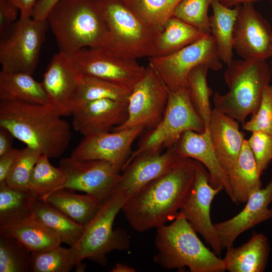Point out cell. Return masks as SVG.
Returning a JSON list of instances; mask_svg holds the SVG:
<instances>
[{
    "label": "cell",
    "instance_id": "f1b7e54d",
    "mask_svg": "<svg viewBox=\"0 0 272 272\" xmlns=\"http://www.w3.org/2000/svg\"><path fill=\"white\" fill-rule=\"evenodd\" d=\"M212 14L209 17L211 35L215 40L218 52L222 62L227 65L234 60L233 34L237 9L226 7L218 0L211 5Z\"/></svg>",
    "mask_w": 272,
    "mask_h": 272
},
{
    "label": "cell",
    "instance_id": "30bf717a",
    "mask_svg": "<svg viewBox=\"0 0 272 272\" xmlns=\"http://www.w3.org/2000/svg\"><path fill=\"white\" fill-rule=\"evenodd\" d=\"M200 64L216 71L222 68L215 39L211 34L171 54L150 57L149 63L169 91L186 88L189 73Z\"/></svg>",
    "mask_w": 272,
    "mask_h": 272
},
{
    "label": "cell",
    "instance_id": "484cf974",
    "mask_svg": "<svg viewBox=\"0 0 272 272\" xmlns=\"http://www.w3.org/2000/svg\"><path fill=\"white\" fill-rule=\"evenodd\" d=\"M0 99L8 102H20L48 104V99L42 83L32 75L24 73L0 72Z\"/></svg>",
    "mask_w": 272,
    "mask_h": 272
},
{
    "label": "cell",
    "instance_id": "8d00e7d4",
    "mask_svg": "<svg viewBox=\"0 0 272 272\" xmlns=\"http://www.w3.org/2000/svg\"><path fill=\"white\" fill-rule=\"evenodd\" d=\"M74 266L70 247L60 245L43 251L31 252L30 271L69 272Z\"/></svg>",
    "mask_w": 272,
    "mask_h": 272
},
{
    "label": "cell",
    "instance_id": "f6af8a7d",
    "mask_svg": "<svg viewBox=\"0 0 272 272\" xmlns=\"http://www.w3.org/2000/svg\"><path fill=\"white\" fill-rule=\"evenodd\" d=\"M19 8L20 17H32L34 6L38 0H12Z\"/></svg>",
    "mask_w": 272,
    "mask_h": 272
},
{
    "label": "cell",
    "instance_id": "ee69618b",
    "mask_svg": "<svg viewBox=\"0 0 272 272\" xmlns=\"http://www.w3.org/2000/svg\"><path fill=\"white\" fill-rule=\"evenodd\" d=\"M18 151L19 150L13 148L8 153L0 156V183L5 182Z\"/></svg>",
    "mask_w": 272,
    "mask_h": 272
},
{
    "label": "cell",
    "instance_id": "1f68e13d",
    "mask_svg": "<svg viewBox=\"0 0 272 272\" xmlns=\"http://www.w3.org/2000/svg\"><path fill=\"white\" fill-rule=\"evenodd\" d=\"M49 157L41 155L31 172L29 189L36 196L42 197L62 189L66 176L59 167L53 166Z\"/></svg>",
    "mask_w": 272,
    "mask_h": 272
},
{
    "label": "cell",
    "instance_id": "8fae6325",
    "mask_svg": "<svg viewBox=\"0 0 272 272\" xmlns=\"http://www.w3.org/2000/svg\"><path fill=\"white\" fill-rule=\"evenodd\" d=\"M83 75L95 77L132 90L146 67L137 59L114 53L102 47H85L72 56Z\"/></svg>",
    "mask_w": 272,
    "mask_h": 272
},
{
    "label": "cell",
    "instance_id": "ba28073f",
    "mask_svg": "<svg viewBox=\"0 0 272 272\" xmlns=\"http://www.w3.org/2000/svg\"><path fill=\"white\" fill-rule=\"evenodd\" d=\"M188 130L203 132L205 123L193 106L186 88L169 91L162 120L144 135L123 169L138 156L161 153L172 147Z\"/></svg>",
    "mask_w": 272,
    "mask_h": 272
},
{
    "label": "cell",
    "instance_id": "b9f144b4",
    "mask_svg": "<svg viewBox=\"0 0 272 272\" xmlns=\"http://www.w3.org/2000/svg\"><path fill=\"white\" fill-rule=\"evenodd\" d=\"M19 11L12 0H0V35L17 20Z\"/></svg>",
    "mask_w": 272,
    "mask_h": 272
},
{
    "label": "cell",
    "instance_id": "2e32d148",
    "mask_svg": "<svg viewBox=\"0 0 272 272\" xmlns=\"http://www.w3.org/2000/svg\"><path fill=\"white\" fill-rule=\"evenodd\" d=\"M144 129L136 127L84 137L71 157L82 160H104L120 172L132 153V143Z\"/></svg>",
    "mask_w": 272,
    "mask_h": 272
},
{
    "label": "cell",
    "instance_id": "83f0119b",
    "mask_svg": "<svg viewBox=\"0 0 272 272\" xmlns=\"http://www.w3.org/2000/svg\"><path fill=\"white\" fill-rule=\"evenodd\" d=\"M40 197L83 226L91 220L102 203L91 194H77L65 188Z\"/></svg>",
    "mask_w": 272,
    "mask_h": 272
},
{
    "label": "cell",
    "instance_id": "7c38bea8",
    "mask_svg": "<svg viewBox=\"0 0 272 272\" xmlns=\"http://www.w3.org/2000/svg\"><path fill=\"white\" fill-rule=\"evenodd\" d=\"M169 91L156 72L148 65L143 78L131 90L128 100V117L112 131L136 127L149 130L162 120Z\"/></svg>",
    "mask_w": 272,
    "mask_h": 272
},
{
    "label": "cell",
    "instance_id": "9a60e30c",
    "mask_svg": "<svg viewBox=\"0 0 272 272\" xmlns=\"http://www.w3.org/2000/svg\"><path fill=\"white\" fill-rule=\"evenodd\" d=\"M221 190V189L215 188L210 184L207 169L201 163L196 161L194 183L179 211L219 256H220L223 249L211 221L210 211L213 199Z\"/></svg>",
    "mask_w": 272,
    "mask_h": 272
},
{
    "label": "cell",
    "instance_id": "d6a6232c",
    "mask_svg": "<svg viewBox=\"0 0 272 272\" xmlns=\"http://www.w3.org/2000/svg\"><path fill=\"white\" fill-rule=\"evenodd\" d=\"M131 90L95 77L82 75L73 101L79 103L101 99L128 101Z\"/></svg>",
    "mask_w": 272,
    "mask_h": 272
},
{
    "label": "cell",
    "instance_id": "ac0fdd59",
    "mask_svg": "<svg viewBox=\"0 0 272 272\" xmlns=\"http://www.w3.org/2000/svg\"><path fill=\"white\" fill-rule=\"evenodd\" d=\"M73 126L84 137L109 132L122 124L128 117V101L101 99L74 106Z\"/></svg>",
    "mask_w": 272,
    "mask_h": 272
},
{
    "label": "cell",
    "instance_id": "f546056e",
    "mask_svg": "<svg viewBox=\"0 0 272 272\" xmlns=\"http://www.w3.org/2000/svg\"><path fill=\"white\" fill-rule=\"evenodd\" d=\"M205 36L199 30L173 16L165 23L155 44V56L173 53Z\"/></svg>",
    "mask_w": 272,
    "mask_h": 272
},
{
    "label": "cell",
    "instance_id": "7dc6e473",
    "mask_svg": "<svg viewBox=\"0 0 272 272\" xmlns=\"http://www.w3.org/2000/svg\"><path fill=\"white\" fill-rule=\"evenodd\" d=\"M224 6L231 8L240 5L253 4L260 0H218Z\"/></svg>",
    "mask_w": 272,
    "mask_h": 272
},
{
    "label": "cell",
    "instance_id": "4316f807",
    "mask_svg": "<svg viewBox=\"0 0 272 272\" xmlns=\"http://www.w3.org/2000/svg\"><path fill=\"white\" fill-rule=\"evenodd\" d=\"M31 211V216L56 232L62 243L70 247L78 242L84 232V226L76 223L40 197L33 198Z\"/></svg>",
    "mask_w": 272,
    "mask_h": 272
},
{
    "label": "cell",
    "instance_id": "603a6c76",
    "mask_svg": "<svg viewBox=\"0 0 272 272\" xmlns=\"http://www.w3.org/2000/svg\"><path fill=\"white\" fill-rule=\"evenodd\" d=\"M270 251L266 236L253 232L249 240L242 245L227 249L222 258L225 270L229 272H263Z\"/></svg>",
    "mask_w": 272,
    "mask_h": 272
},
{
    "label": "cell",
    "instance_id": "4dcf8cb0",
    "mask_svg": "<svg viewBox=\"0 0 272 272\" xmlns=\"http://www.w3.org/2000/svg\"><path fill=\"white\" fill-rule=\"evenodd\" d=\"M209 70L205 64L194 67L188 75L186 86L192 104L205 123V131L208 132L212 112L210 97L213 94L207 83Z\"/></svg>",
    "mask_w": 272,
    "mask_h": 272
},
{
    "label": "cell",
    "instance_id": "836d02e7",
    "mask_svg": "<svg viewBox=\"0 0 272 272\" xmlns=\"http://www.w3.org/2000/svg\"><path fill=\"white\" fill-rule=\"evenodd\" d=\"M36 196L30 190H21L0 183V226L31 216V204Z\"/></svg>",
    "mask_w": 272,
    "mask_h": 272
},
{
    "label": "cell",
    "instance_id": "d590c367",
    "mask_svg": "<svg viewBox=\"0 0 272 272\" xmlns=\"http://www.w3.org/2000/svg\"><path fill=\"white\" fill-rule=\"evenodd\" d=\"M31 255L18 239L0 233V272L30 271Z\"/></svg>",
    "mask_w": 272,
    "mask_h": 272
},
{
    "label": "cell",
    "instance_id": "e0dca14e",
    "mask_svg": "<svg viewBox=\"0 0 272 272\" xmlns=\"http://www.w3.org/2000/svg\"><path fill=\"white\" fill-rule=\"evenodd\" d=\"M82 74L72 56L59 52L47 65L41 82L49 104L59 114H72L73 101Z\"/></svg>",
    "mask_w": 272,
    "mask_h": 272
},
{
    "label": "cell",
    "instance_id": "5bb4252c",
    "mask_svg": "<svg viewBox=\"0 0 272 272\" xmlns=\"http://www.w3.org/2000/svg\"><path fill=\"white\" fill-rule=\"evenodd\" d=\"M237 16L233 34V49L242 59L266 61L270 57L272 30L268 22L253 4L235 7Z\"/></svg>",
    "mask_w": 272,
    "mask_h": 272
},
{
    "label": "cell",
    "instance_id": "52a82bcc",
    "mask_svg": "<svg viewBox=\"0 0 272 272\" xmlns=\"http://www.w3.org/2000/svg\"><path fill=\"white\" fill-rule=\"evenodd\" d=\"M108 27L106 48L135 59L155 56V44L161 31L147 25L128 7L125 0H96Z\"/></svg>",
    "mask_w": 272,
    "mask_h": 272
},
{
    "label": "cell",
    "instance_id": "ab89813d",
    "mask_svg": "<svg viewBox=\"0 0 272 272\" xmlns=\"http://www.w3.org/2000/svg\"><path fill=\"white\" fill-rule=\"evenodd\" d=\"M244 130L261 131L272 136V83L264 91L259 108L249 121L242 123Z\"/></svg>",
    "mask_w": 272,
    "mask_h": 272
},
{
    "label": "cell",
    "instance_id": "4fadbf2b",
    "mask_svg": "<svg viewBox=\"0 0 272 272\" xmlns=\"http://www.w3.org/2000/svg\"><path fill=\"white\" fill-rule=\"evenodd\" d=\"M59 167L66 176L63 187L97 198L101 203L115 191L120 172L110 163L101 160H78L71 156L60 160Z\"/></svg>",
    "mask_w": 272,
    "mask_h": 272
},
{
    "label": "cell",
    "instance_id": "8992f818",
    "mask_svg": "<svg viewBox=\"0 0 272 272\" xmlns=\"http://www.w3.org/2000/svg\"><path fill=\"white\" fill-rule=\"evenodd\" d=\"M128 199L124 193L115 191L101 203L94 217L84 226L79 240L70 247L75 266L85 259L105 266L108 253L129 249L130 241L127 232L122 228H113L117 215Z\"/></svg>",
    "mask_w": 272,
    "mask_h": 272
},
{
    "label": "cell",
    "instance_id": "d4e9b609",
    "mask_svg": "<svg viewBox=\"0 0 272 272\" xmlns=\"http://www.w3.org/2000/svg\"><path fill=\"white\" fill-rule=\"evenodd\" d=\"M232 202L245 203L250 195L262 187L258 167L247 140L244 139L237 161L228 172Z\"/></svg>",
    "mask_w": 272,
    "mask_h": 272
},
{
    "label": "cell",
    "instance_id": "bcb514c9",
    "mask_svg": "<svg viewBox=\"0 0 272 272\" xmlns=\"http://www.w3.org/2000/svg\"><path fill=\"white\" fill-rule=\"evenodd\" d=\"M12 137L13 135L6 129H0V156L8 153L12 147Z\"/></svg>",
    "mask_w": 272,
    "mask_h": 272
},
{
    "label": "cell",
    "instance_id": "44dd1931",
    "mask_svg": "<svg viewBox=\"0 0 272 272\" xmlns=\"http://www.w3.org/2000/svg\"><path fill=\"white\" fill-rule=\"evenodd\" d=\"M174 146L181 158H191L201 163L209 172L210 184L215 188L224 190L232 200L229 177L217 158L210 131H186Z\"/></svg>",
    "mask_w": 272,
    "mask_h": 272
},
{
    "label": "cell",
    "instance_id": "277c9868",
    "mask_svg": "<svg viewBox=\"0 0 272 272\" xmlns=\"http://www.w3.org/2000/svg\"><path fill=\"white\" fill-rule=\"evenodd\" d=\"M170 224L157 228L154 261L161 267L191 272H223V259L207 248L179 212Z\"/></svg>",
    "mask_w": 272,
    "mask_h": 272
},
{
    "label": "cell",
    "instance_id": "5b68a950",
    "mask_svg": "<svg viewBox=\"0 0 272 272\" xmlns=\"http://www.w3.org/2000/svg\"><path fill=\"white\" fill-rule=\"evenodd\" d=\"M271 76L272 70L266 61L233 60L224 74L228 92L213 94L215 108L243 123L249 114L258 110Z\"/></svg>",
    "mask_w": 272,
    "mask_h": 272
},
{
    "label": "cell",
    "instance_id": "f35d334b",
    "mask_svg": "<svg viewBox=\"0 0 272 272\" xmlns=\"http://www.w3.org/2000/svg\"><path fill=\"white\" fill-rule=\"evenodd\" d=\"M213 1L182 0L174 16L195 27L205 35H210L208 10Z\"/></svg>",
    "mask_w": 272,
    "mask_h": 272
},
{
    "label": "cell",
    "instance_id": "9c48e42d",
    "mask_svg": "<svg viewBox=\"0 0 272 272\" xmlns=\"http://www.w3.org/2000/svg\"><path fill=\"white\" fill-rule=\"evenodd\" d=\"M48 28L46 20L20 17L0 35L1 71L32 75Z\"/></svg>",
    "mask_w": 272,
    "mask_h": 272
},
{
    "label": "cell",
    "instance_id": "c3c4849f",
    "mask_svg": "<svg viewBox=\"0 0 272 272\" xmlns=\"http://www.w3.org/2000/svg\"><path fill=\"white\" fill-rule=\"evenodd\" d=\"M111 272H135V269L128 265L117 263L112 267Z\"/></svg>",
    "mask_w": 272,
    "mask_h": 272
},
{
    "label": "cell",
    "instance_id": "681fc988",
    "mask_svg": "<svg viewBox=\"0 0 272 272\" xmlns=\"http://www.w3.org/2000/svg\"><path fill=\"white\" fill-rule=\"evenodd\" d=\"M270 1H271V3H272V0H270ZM270 58L271 59V60H270V63L269 65H270L271 69L272 70V40H271V55H270Z\"/></svg>",
    "mask_w": 272,
    "mask_h": 272
},
{
    "label": "cell",
    "instance_id": "7402d4cb",
    "mask_svg": "<svg viewBox=\"0 0 272 272\" xmlns=\"http://www.w3.org/2000/svg\"><path fill=\"white\" fill-rule=\"evenodd\" d=\"M209 131L217 158L228 174L237 161L244 134L239 130L238 121L215 108L212 110Z\"/></svg>",
    "mask_w": 272,
    "mask_h": 272
},
{
    "label": "cell",
    "instance_id": "7a4b0ae2",
    "mask_svg": "<svg viewBox=\"0 0 272 272\" xmlns=\"http://www.w3.org/2000/svg\"><path fill=\"white\" fill-rule=\"evenodd\" d=\"M61 117L49 104L0 103V127L49 158L62 155L72 138L69 123Z\"/></svg>",
    "mask_w": 272,
    "mask_h": 272
},
{
    "label": "cell",
    "instance_id": "ffe728a7",
    "mask_svg": "<svg viewBox=\"0 0 272 272\" xmlns=\"http://www.w3.org/2000/svg\"><path fill=\"white\" fill-rule=\"evenodd\" d=\"M181 158L174 146L164 152L138 156L122 170L115 191L124 193L129 199L145 185L170 170Z\"/></svg>",
    "mask_w": 272,
    "mask_h": 272
},
{
    "label": "cell",
    "instance_id": "60d3db41",
    "mask_svg": "<svg viewBox=\"0 0 272 272\" xmlns=\"http://www.w3.org/2000/svg\"><path fill=\"white\" fill-rule=\"evenodd\" d=\"M247 141L261 176L272 161V136L255 131Z\"/></svg>",
    "mask_w": 272,
    "mask_h": 272
},
{
    "label": "cell",
    "instance_id": "d6986e66",
    "mask_svg": "<svg viewBox=\"0 0 272 272\" xmlns=\"http://www.w3.org/2000/svg\"><path fill=\"white\" fill-rule=\"evenodd\" d=\"M272 178L264 188L254 191L244 208L232 218L214 224L223 249L233 246L237 238L244 232L272 218Z\"/></svg>",
    "mask_w": 272,
    "mask_h": 272
},
{
    "label": "cell",
    "instance_id": "e575fe53",
    "mask_svg": "<svg viewBox=\"0 0 272 272\" xmlns=\"http://www.w3.org/2000/svg\"><path fill=\"white\" fill-rule=\"evenodd\" d=\"M182 0H125L128 7L143 22L162 31L166 22L174 16Z\"/></svg>",
    "mask_w": 272,
    "mask_h": 272
},
{
    "label": "cell",
    "instance_id": "cb8c5ba5",
    "mask_svg": "<svg viewBox=\"0 0 272 272\" xmlns=\"http://www.w3.org/2000/svg\"><path fill=\"white\" fill-rule=\"evenodd\" d=\"M0 233L15 237L31 252L47 250L62 243L56 232L32 216L1 226Z\"/></svg>",
    "mask_w": 272,
    "mask_h": 272
},
{
    "label": "cell",
    "instance_id": "7bdbcfd3",
    "mask_svg": "<svg viewBox=\"0 0 272 272\" xmlns=\"http://www.w3.org/2000/svg\"><path fill=\"white\" fill-rule=\"evenodd\" d=\"M60 0H38L36 3L32 18L38 21L46 20L52 8Z\"/></svg>",
    "mask_w": 272,
    "mask_h": 272
},
{
    "label": "cell",
    "instance_id": "6da1fadb",
    "mask_svg": "<svg viewBox=\"0 0 272 272\" xmlns=\"http://www.w3.org/2000/svg\"><path fill=\"white\" fill-rule=\"evenodd\" d=\"M195 168L196 160L182 158L130 197L121 211L130 227L145 232L173 220L193 185Z\"/></svg>",
    "mask_w": 272,
    "mask_h": 272
},
{
    "label": "cell",
    "instance_id": "3957f363",
    "mask_svg": "<svg viewBox=\"0 0 272 272\" xmlns=\"http://www.w3.org/2000/svg\"><path fill=\"white\" fill-rule=\"evenodd\" d=\"M59 51L72 56L85 47L106 48L109 31L96 0H60L47 17Z\"/></svg>",
    "mask_w": 272,
    "mask_h": 272
},
{
    "label": "cell",
    "instance_id": "74e56055",
    "mask_svg": "<svg viewBox=\"0 0 272 272\" xmlns=\"http://www.w3.org/2000/svg\"><path fill=\"white\" fill-rule=\"evenodd\" d=\"M41 155L38 150L27 146L19 150L5 183L14 189L29 190V180L31 172Z\"/></svg>",
    "mask_w": 272,
    "mask_h": 272
}]
</instances>
